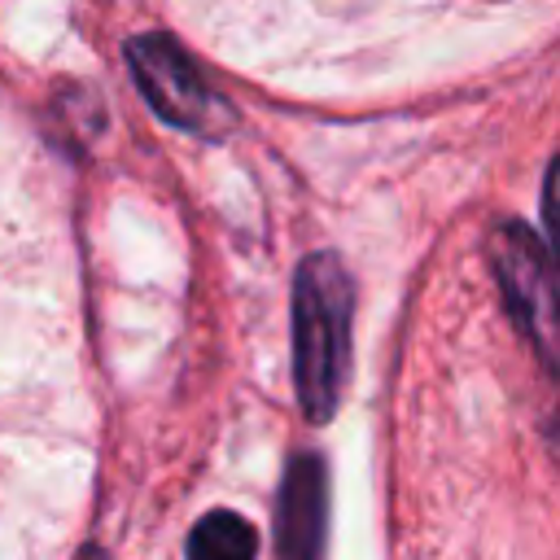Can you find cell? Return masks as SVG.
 Instances as JSON below:
<instances>
[{"label": "cell", "mask_w": 560, "mask_h": 560, "mask_svg": "<svg viewBox=\"0 0 560 560\" xmlns=\"http://www.w3.org/2000/svg\"><path fill=\"white\" fill-rule=\"evenodd\" d=\"M258 534L236 512H210L188 534V560H254Z\"/></svg>", "instance_id": "obj_5"}, {"label": "cell", "mask_w": 560, "mask_h": 560, "mask_svg": "<svg viewBox=\"0 0 560 560\" xmlns=\"http://www.w3.org/2000/svg\"><path fill=\"white\" fill-rule=\"evenodd\" d=\"M542 223H547V241L551 254L560 258V158L547 171V188H542Z\"/></svg>", "instance_id": "obj_6"}, {"label": "cell", "mask_w": 560, "mask_h": 560, "mask_svg": "<svg viewBox=\"0 0 560 560\" xmlns=\"http://www.w3.org/2000/svg\"><path fill=\"white\" fill-rule=\"evenodd\" d=\"M490 267L516 328L538 354L560 359V258L525 223H503L490 236Z\"/></svg>", "instance_id": "obj_2"}, {"label": "cell", "mask_w": 560, "mask_h": 560, "mask_svg": "<svg viewBox=\"0 0 560 560\" xmlns=\"http://www.w3.org/2000/svg\"><path fill=\"white\" fill-rule=\"evenodd\" d=\"M280 560H319L328 525V472L324 459L302 451L284 468L280 486Z\"/></svg>", "instance_id": "obj_4"}, {"label": "cell", "mask_w": 560, "mask_h": 560, "mask_svg": "<svg viewBox=\"0 0 560 560\" xmlns=\"http://www.w3.org/2000/svg\"><path fill=\"white\" fill-rule=\"evenodd\" d=\"M350 276L332 254H311L293 276V381L319 424L337 411L350 368Z\"/></svg>", "instance_id": "obj_1"}, {"label": "cell", "mask_w": 560, "mask_h": 560, "mask_svg": "<svg viewBox=\"0 0 560 560\" xmlns=\"http://www.w3.org/2000/svg\"><path fill=\"white\" fill-rule=\"evenodd\" d=\"M127 61H131V74L140 83V92L149 96V105L184 127V131H223L232 122L228 105L210 92V83L197 74V66L188 61V52L166 39V35H136L127 44Z\"/></svg>", "instance_id": "obj_3"}, {"label": "cell", "mask_w": 560, "mask_h": 560, "mask_svg": "<svg viewBox=\"0 0 560 560\" xmlns=\"http://www.w3.org/2000/svg\"><path fill=\"white\" fill-rule=\"evenodd\" d=\"M551 446H556V459H560V407H556V416H551Z\"/></svg>", "instance_id": "obj_7"}]
</instances>
